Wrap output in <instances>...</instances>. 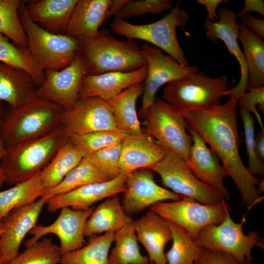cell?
Masks as SVG:
<instances>
[{
	"label": "cell",
	"instance_id": "cell-34",
	"mask_svg": "<svg viewBox=\"0 0 264 264\" xmlns=\"http://www.w3.org/2000/svg\"><path fill=\"white\" fill-rule=\"evenodd\" d=\"M165 220L171 230L173 241L171 248L165 253L167 264H196L204 248L198 245L183 228Z\"/></svg>",
	"mask_w": 264,
	"mask_h": 264
},
{
	"label": "cell",
	"instance_id": "cell-18",
	"mask_svg": "<svg viewBox=\"0 0 264 264\" xmlns=\"http://www.w3.org/2000/svg\"><path fill=\"white\" fill-rule=\"evenodd\" d=\"M130 174L122 173L112 179L85 185L53 196L46 201L47 210L55 213L65 207L74 210H87L103 199L122 194L125 190V180Z\"/></svg>",
	"mask_w": 264,
	"mask_h": 264
},
{
	"label": "cell",
	"instance_id": "cell-1",
	"mask_svg": "<svg viewBox=\"0 0 264 264\" xmlns=\"http://www.w3.org/2000/svg\"><path fill=\"white\" fill-rule=\"evenodd\" d=\"M229 96L223 104L182 114L187 129L196 131L220 160L237 187L243 203L250 210L263 199L259 188L264 187V180L252 175L242 160L237 114L239 97L234 94Z\"/></svg>",
	"mask_w": 264,
	"mask_h": 264
},
{
	"label": "cell",
	"instance_id": "cell-51",
	"mask_svg": "<svg viewBox=\"0 0 264 264\" xmlns=\"http://www.w3.org/2000/svg\"><path fill=\"white\" fill-rule=\"evenodd\" d=\"M4 113V109L0 104V125L2 122V118Z\"/></svg>",
	"mask_w": 264,
	"mask_h": 264
},
{
	"label": "cell",
	"instance_id": "cell-49",
	"mask_svg": "<svg viewBox=\"0 0 264 264\" xmlns=\"http://www.w3.org/2000/svg\"><path fill=\"white\" fill-rule=\"evenodd\" d=\"M128 0H111L110 4L106 13V19L117 14Z\"/></svg>",
	"mask_w": 264,
	"mask_h": 264
},
{
	"label": "cell",
	"instance_id": "cell-16",
	"mask_svg": "<svg viewBox=\"0 0 264 264\" xmlns=\"http://www.w3.org/2000/svg\"><path fill=\"white\" fill-rule=\"evenodd\" d=\"M47 199L35 202L12 211L0 220V252L1 264H8L19 253L23 240L37 224Z\"/></svg>",
	"mask_w": 264,
	"mask_h": 264
},
{
	"label": "cell",
	"instance_id": "cell-13",
	"mask_svg": "<svg viewBox=\"0 0 264 264\" xmlns=\"http://www.w3.org/2000/svg\"><path fill=\"white\" fill-rule=\"evenodd\" d=\"M141 48L147 66L139 110L140 117L143 118L159 88L187 74L198 72V67L196 66L182 65L160 49L146 43L143 44Z\"/></svg>",
	"mask_w": 264,
	"mask_h": 264
},
{
	"label": "cell",
	"instance_id": "cell-23",
	"mask_svg": "<svg viewBox=\"0 0 264 264\" xmlns=\"http://www.w3.org/2000/svg\"><path fill=\"white\" fill-rule=\"evenodd\" d=\"M133 227L138 241L145 248L152 264H167L164 253L172 234L166 221L149 210L136 220Z\"/></svg>",
	"mask_w": 264,
	"mask_h": 264
},
{
	"label": "cell",
	"instance_id": "cell-36",
	"mask_svg": "<svg viewBox=\"0 0 264 264\" xmlns=\"http://www.w3.org/2000/svg\"><path fill=\"white\" fill-rule=\"evenodd\" d=\"M0 33V62L23 69L33 79L36 86L44 80V72L35 63L27 47L17 46Z\"/></svg>",
	"mask_w": 264,
	"mask_h": 264
},
{
	"label": "cell",
	"instance_id": "cell-22",
	"mask_svg": "<svg viewBox=\"0 0 264 264\" xmlns=\"http://www.w3.org/2000/svg\"><path fill=\"white\" fill-rule=\"evenodd\" d=\"M165 150L144 131L136 134H127L121 142L119 167L121 173L130 174L149 168L164 155Z\"/></svg>",
	"mask_w": 264,
	"mask_h": 264
},
{
	"label": "cell",
	"instance_id": "cell-40",
	"mask_svg": "<svg viewBox=\"0 0 264 264\" xmlns=\"http://www.w3.org/2000/svg\"><path fill=\"white\" fill-rule=\"evenodd\" d=\"M121 143L112 145L85 157L97 167L110 179L122 173L119 167Z\"/></svg>",
	"mask_w": 264,
	"mask_h": 264
},
{
	"label": "cell",
	"instance_id": "cell-43",
	"mask_svg": "<svg viewBox=\"0 0 264 264\" xmlns=\"http://www.w3.org/2000/svg\"><path fill=\"white\" fill-rule=\"evenodd\" d=\"M246 89H247L248 91L247 92L245 91L241 95L238 100L237 106L240 109H243L250 113H253L262 131H264L261 115L256 109L257 105L259 110L264 113V86L256 88L247 86Z\"/></svg>",
	"mask_w": 264,
	"mask_h": 264
},
{
	"label": "cell",
	"instance_id": "cell-48",
	"mask_svg": "<svg viewBox=\"0 0 264 264\" xmlns=\"http://www.w3.org/2000/svg\"><path fill=\"white\" fill-rule=\"evenodd\" d=\"M255 150L256 155L261 161H264V131H261L255 138Z\"/></svg>",
	"mask_w": 264,
	"mask_h": 264
},
{
	"label": "cell",
	"instance_id": "cell-15",
	"mask_svg": "<svg viewBox=\"0 0 264 264\" xmlns=\"http://www.w3.org/2000/svg\"><path fill=\"white\" fill-rule=\"evenodd\" d=\"M61 126L67 133L79 135L119 129L107 102L97 97L78 99L72 108L64 109Z\"/></svg>",
	"mask_w": 264,
	"mask_h": 264
},
{
	"label": "cell",
	"instance_id": "cell-29",
	"mask_svg": "<svg viewBox=\"0 0 264 264\" xmlns=\"http://www.w3.org/2000/svg\"><path fill=\"white\" fill-rule=\"evenodd\" d=\"M239 40L243 48L247 69V86H264V42L262 38L239 23Z\"/></svg>",
	"mask_w": 264,
	"mask_h": 264
},
{
	"label": "cell",
	"instance_id": "cell-30",
	"mask_svg": "<svg viewBox=\"0 0 264 264\" xmlns=\"http://www.w3.org/2000/svg\"><path fill=\"white\" fill-rule=\"evenodd\" d=\"M83 158V155L68 139L47 165L40 172L45 192L57 185Z\"/></svg>",
	"mask_w": 264,
	"mask_h": 264
},
{
	"label": "cell",
	"instance_id": "cell-41",
	"mask_svg": "<svg viewBox=\"0 0 264 264\" xmlns=\"http://www.w3.org/2000/svg\"><path fill=\"white\" fill-rule=\"evenodd\" d=\"M173 8L170 0H128L114 19L124 20L146 14H160Z\"/></svg>",
	"mask_w": 264,
	"mask_h": 264
},
{
	"label": "cell",
	"instance_id": "cell-47",
	"mask_svg": "<svg viewBox=\"0 0 264 264\" xmlns=\"http://www.w3.org/2000/svg\"><path fill=\"white\" fill-rule=\"evenodd\" d=\"M223 2L222 0H198L197 1L198 3L205 6L207 12L206 19L211 22H215L216 20H218L216 10L219 5Z\"/></svg>",
	"mask_w": 264,
	"mask_h": 264
},
{
	"label": "cell",
	"instance_id": "cell-26",
	"mask_svg": "<svg viewBox=\"0 0 264 264\" xmlns=\"http://www.w3.org/2000/svg\"><path fill=\"white\" fill-rule=\"evenodd\" d=\"M78 0H41L25 5L30 19L51 33L66 35L72 10Z\"/></svg>",
	"mask_w": 264,
	"mask_h": 264
},
{
	"label": "cell",
	"instance_id": "cell-2",
	"mask_svg": "<svg viewBox=\"0 0 264 264\" xmlns=\"http://www.w3.org/2000/svg\"><path fill=\"white\" fill-rule=\"evenodd\" d=\"M77 40L80 52L87 62L88 75L130 72L146 64L143 51L135 40H119L107 29H100L93 38Z\"/></svg>",
	"mask_w": 264,
	"mask_h": 264
},
{
	"label": "cell",
	"instance_id": "cell-21",
	"mask_svg": "<svg viewBox=\"0 0 264 264\" xmlns=\"http://www.w3.org/2000/svg\"><path fill=\"white\" fill-rule=\"evenodd\" d=\"M147 66L130 72L112 71L87 75L83 79L78 99L97 97L107 101L132 86L143 83Z\"/></svg>",
	"mask_w": 264,
	"mask_h": 264
},
{
	"label": "cell",
	"instance_id": "cell-5",
	"mask_svg": "<svg viewBox=\"0 0 264 264\" xmlns=\"http://www.w3.org/2000/svg\"><path fill=\"white\" fill-rule=\"evenodd\" d=\"M180 4L179 1L164 17L150 23L134 24L124 20L114 19L110 26L116 34L128 39L150 43L180 64L188 66L189 63L177 38L176 30L188 24L190 16Z\"/></svg>",
	"mask_w": 264,
	"mask_h": 264
},
{
	"label": "cell",
	"instance_id": "cell-35",
	"mask_svg": "<svg viewBox=\"0 0 264 264\" xmlns=\"http://www.w3.org/2000/svg\"><path fill=\"white\" fill-rule=\"evenodd\" d=\"M114 233L110 232L96 237L87 245L62 255L60 264H108L109 252Z\"/></svg>",
	"mask_w": 264,
	"mask_h": 264
},
{
	"label": "cell",
	"instance_id": "cell-28",
	"mask_svg": "<svg viewBox=\"0 0 264 264\" xmlns=\"http://www.w3.org/2000/svg\"><path fill=\"white\" fill-rule=\"evenodd\" d=\"M143 83L131 86L107 101L117 128L127 134H136L143 130L136 110L137 99L143 93Z\"/></svg>",
	"mask_w": 264,
	"mask_h": 264
},
{
	"label": "cell",
	"instance_id": "cell-12",
	"mask_svg": "<svg viewBox=\"0 0 264 264\" xmlns=\"http://www.w3.org/2000/svg\"><path fill=\"white\" fill-rule=\"evenodd\" d=\"M43 83L36 89V96L54 102L64 109L72 108L78 99L85 77L88 75L87 62L79 52L67 66L44 71Z\"/></svg>",
	"mask_w": 264,
	"mask_h": 264
},
{
	"label": "cell",
	"instance_id": "cell-52",
	"mask_svg": "<svg viewBox=\"0 0 264 264\" xmlns=\"http://www.w3.org/2000/svg\"><path fill=\"white\" fill-rule=\"evenodd\" d=\"M0 264H1L0 252Z\"/></svg>",
	"mask_w": 264,
	"mask_h": 264
},
{
	"label": "cell",
	"instance_id": "cell-39",
	"mask_svg": "<svg viewBox=\"0 0 264 264\" xmlns=\"http://www.w3.org/2000/svg\"><path fill=\"white\" fill-rule=\"evenodd\" d=\"M59 246L50 238L43 237L19 254L8 264H60Z\"/></svg>",
	"mask_w": 264,
	"mask_h": 264
},
{
	"label": "cell",
	"instance_id": "cell-42",
	"mask_svg": "<svg viewBox=\"0 0 264 264\" xmlns=\"http://www.w3.org/2000/svg\"><path fill=\"white\" fill-rule=\"evenodd\" d=\"M240 114L243 122L245 142L248 155V168L250 174L255 176H264V164L257 157L255 150L254 119L250 112L240 109Z\"/></svg>",
	"mask_w": 264,
	"mask_h": 264
},
{
	"label": "cell",
	"instance_id": "cell-14",
	"mask_svg": "<svg viewBox=\"0 0 264 264\" xmlns=\"http://www.w3.org/2000/svg\"><path fill=\"white\" fill-rule=\"evenodd\" d=\"M94 207L85 210L65 207L60 209L59 216L47 225L36 224L29 232L32 237L25 241V247L33 244L48 234L56 236L62 255L75 251L84 246L85 229L87 221Z\"/></svg>",
	"mask_w": 264,
	"mask_h": 264
},
{
	"label": "cell",
	"instance_id": "cell-20",
	"mask_svg": "<svg viewBox=\"0 0 264 264\" xmlns=\"http://www.w3.org/2000/svg\"><path fill=\"white\" fill-rule=\"evenodd\" d=\"M187 130L193 138L187 166L197 178L218 190L228 199L229 193L223 182L228 176L226 170L201 136L194 130Z\"/></svg>",
	"mask_w": 264,
	"mask_h": 264
},
{
	"label": "cell",
	"instance_id": "cell-32",
	"mask_svg": "<svg viewBox=\"0 0 264 264\" xmlns=\"http://www.w3.org/2000/svg\"><path fill=\"white\" fill-rule=\"evenodd\" d=\"M114 246L108 257V264H150L140 251L132 219L114 233Z\"/></svg>",
	"mask_w": 264,
	"mask_h": 264
},
{
	"label": "cell",
	"instance_id": "cell-17",
	"mask_svg": "<svg viewBox=\"0 0 264 264\" xmlns=\"http://www.w3.org/2000/svg\"><path fill=\"white\" fill-rule=\"evenodd\" d=\"M125 190L121 201L126 213H139L154 204L164 200L177 201L183 197L157 185L154 172L142 168L131 173L125 182Z\"/></svg>",
	"mask_w": 264,
	"mask_h": 264
},
{
	"label": "cell",
	"instance_id": "cell-45",
	"mask_svg": "<svg viewBox=\"0 0 264 264\" xmlns=\"http://www.w3.org/2000/svg\"><path fill=\"white\" fill-rule=\"evenodd\" d=\"M240 17L242 24L261 38L264 37V19L254 18L249 13L243 14Z\"/></svg>",
	"mask_w": 264,
	"mask_h": 264
},
{
	"label": "cell",
	"instance_id": "cell-10",
	"mask_svg": "<svg viewBox=\"0 0 264 264\" xmlns=\"http://www.w3.org/2000/svg\"><path fill=\"white\" fill-rule=\"evenodd\" d=\"M149 169L160 176L164 186L182 197L204 204H217L224 200L218 190L197 178L186 162L174 152L166 151L164 156Z\"/></svg>",
	"mask_w": 264,
	"mask_h": 264
},
{
	"label": "cell",
	"instance_id": "cell-24",
	"mask_svg": "<svg viewBox=\"0 0 264 264\" xmlns=\"http://www.w3.org/2000/svg\"><path fill=\"white\" fill-rule=\"evenodd\" d=\"M111 0H78L69 20L66 35L91 39L98 34L106 19Z\"/></svg>",
	"mask_w": 264,
	"mask_h": 264
},
{
	"label": "cell",
	"instance_id": "cell-19",
	"mask_svg": "<svg viewBox=\"0 0 264 264\" xmlns=\"http://www.w3.org/2000/svg\"><path fill=\"white\" fill-rule=\"evenodd\" d=\"M218 21L211 22L206 19L204 22L205 34L210 42L222 40L229 53L234 56L240 67L241 76L238 84L231 89L230 94L239 97L245 91L247 86V69L243 52L239 45V23L236 14L231 9L220 8L217 13Z\"/></svg>",
	"mask_w": 264,
	"mask_h": 264
},
{
	"label": "cell",
	"instance_id": "cell-31",
	"mask_svg": "<svg viewBox=\"0 0 264 264\" xmlns=\"http://www.w3.org/2000/svg\"><path fill=\"white\" fill-rule=\"evenodd\" d=\"M44 192L40 172L26 181L0 191V220L13 210L35 202Z\"/></svg>",
	"mask_w": 264,
	"mask_h": 264
},
{
	"label": "cell",
	"instance_id": "cell-25",
	"mask_svg": "<svg viewBox=\"0 0 264 264\" xmlns=\"http://www.w3.org/2000/svg\"><path fill=\"white\" fill-rule=\"evenodd\" d=\"M36 85L26 71L0 62V101L18 109L37 97Z\"/></svg>",
	"mask_w": 264,
	"mask_h": 264
},
{
	"label": "cell",
	"instance_id": "cell-50",
	"mask_svg": "<svg viewBox=\"0 0 264 264\" xmlns=\"http://www.w3.org/2000/svg\"><path fill=\"white\" fill-rule=\"evenodd\" d=\"M5 148V146L4 143L0 135V188L3 183H5L4 176L1 167V161L4 152Z\"/></svg>",
	"mask_w": 264,
	"mask_h": 264
},
{
	"label": "cell",
	"instance_id": "cell-38",
	"mask_svg": "<svg viewBox=\"0 0 264 264\" xmlns=\"http://www.w3.org/2000/svg\"><path fill=\"white\" fill-rule=\"evenodd\" d=\"M19 0H0V33L17 46L27 47V37L21 23Z\"/></svg>",
	"mask_w": 264,
	"mask_h": 264
},
{
	"label": "cell",
	"instance_id": "cell-7",
	"mask_svg": "<svg viewBox=\"0 0 264 264\" xmlns=\"http://www.w3.org/2000/svg\"><path fill=\"white\" fill-rule=\"evenodd\" d=\"M19 15L27 37L28 48L35 63L43 71L60 70L71 64L80 52L77 39L54 34L41 27L30 19L22 1Z\"/></svg>",
	"mask_w": 264,
	"mask_h": 264
},
{
	"label": "cell",
	"instance_id": "cell-6",
	"mask_svg": "<svg viewBox=\"0 0 264 264\" xmlns=\"http://www.w3.org/2000/svg\"><path fill=\"white\" fill-rule=\"evenodd\" d=\"M230 91L226 76L212 78L198 71L168 83L162 99L183 113L219 105Z\"/></svg>",
	"mask_w": 264,
	"mask_h": 264
},
{
	"label": "cell",
	"instance_id": "cell-11",
	"mask_svg": "<svg viewBox=\"0 0 264 264\" xmlns=\"http://www.w3.org/2000/svg\"><path fill=\"white\" fill-rule=\"evenodd\" d=\"M150 209L183 228L195 241L204 227L220 223L230 207L225 200L217 204H204L183 197L177 201L157 202Z\"/></svg>",
	"mask_w": 264,
	"mask_h": 264
},
{
	"label": "cell",
	"instance_id": "cell-9",
	"mask_svg": "<svg viewBox=\"0 0 264 264\" xmlns=\"http://www.w3.org/2000/svg\"><path fill=\"white\" fill-rule=\"evenodd\" d=\"M229 211H226L224 220L219 224H211L202 229L195 242L203 248L229 254L241 263L251 261L252 248L257 246L264 249V240L255 231L245 235L243 231L245 217L240 222H236Z\"/></svg>",
	"mask_w": 264,
	"mask_h": 264
},
{
	"label": "cell",
	"instance_id": "cell-27",
	"mask_svg": "<svg viewBox=\"0 0 264 264\" xmlns=\"http://www.w3.org/2000/svg\"><path fill=\"white\" fill-rule=\"evenodd\" d=\"M132 219L125 212L119 195L110 197L94 207L87 221L85 236L115 232Z\"/></svg>",
	"mask_w": 264,
	"mask_h": 264
},
{
	"label": "cell",
	"instance_id": "cell-37",
	"mask_svg": "<svg viewBox=\"0 0 264 264\" xmlns=\"http://www.w3.org/2000/svg\"><path fill=\"white\" fill-rule=\"evenodd\" d=\"M67 134L68 140L78 149L84 158L106 147L121 143L127 135L120 129L98 131L81 135L67 132Z\"/></svg>",
	"mask_w": 264,
	"mask_h": 264
},
{
	"label": "cell",
	"instance_id": "cell-46",
	"mask_svg": "<svg viewBox=\"0 0 264 264\" xmlns=\"http://www.w3.org/2000/svg\"><path fill=\"white\" fill-rule=\"evenodd\" d=\"M256 12L264 16V1L263 0H245L242 9L237 14V17L249 12Z\"/></svg>",
	"mask_w": 264,
	"mask_h": 264
},
{
	"label": "cell",
	"instance_id": "cell-54",
	"mask_svg": "<svg viewBox=\"0 0 264 264\" xmlns=\"http://www.w3.org/2000/svg\"><path fill=\"white\" fill-rule=\"evenodd\" d=\"M150 264H152L150 263Z\"/></svg>",
	"mask_w": 264,
	"mask_h": 264
},
{
	"label": "cell",
	"instance_id": "cell-4",
	"mask_svg": "<svg viewBox=\"0 0 264 264\" xmlns=\"http://www.w3.org/2000/svg\"><path fill=\"white\" fill-rule=\"evenodd\" d=\"M67 140V132L61 126L41 137L5 147L1 161L5 183L14 185L32 177Z\"/></svg>",
	"mask_w": 264,
	"mask_h": 264
},
{
	"label": "cell",
	"instance_id": "cell-53",
	"mask_svg": "<svg viewBox=\"0 0 264 264\" xmlns=\"http://www.w3.org/2000/svg\"><path fill=\"white\" fill-rule=\"evenodd\" d=\"M2 233V231L1 230H0V236L1 235Z\"/></svg>",
	"mask_w": 264,
	"mask_h": 264
},
{
	"label": "cell",
	"instance_id": "cell-3",
	"mask_svg": "<svg viewBox=\"0 0 264 264\" xmlns=\"http://www.w3.org/2000/svg\"><path fill=\"white\" fill-rule=\"evenodd\" d=\"M64 110L37 97L18 109L4 110L0 135L5 147L41 137L59 128Z\"/></svg>",
	"mask_w": 264,
	"mask_h": 264
},
{
	"label": "cell",
	"instance_id": "cell-44",
	"mask_svg": "<svg viewBox=\"0 0 264 264\" xmlns=\"http://www.w3.org/2000/svg\"><path fill=\"white\" fill-rule=\"evenodd\" d=\"M196 264H255L252 261L239 262L234 257L227 253L205 249Z\"/></svg>",
	"mask_w": 264,
	"mask_h": 264
},
{
	"label": "cell",
	"instance_id": "cell-8",
	"mask_svg": "<svg viewBox=\"0 0 264 264\" xmlns=\"http://www.w3.org/2000/svg\"><path fill=\"white\" fill-rule=\"evenodd\" d=\"M143 118L145 132L165 151L174 152L188 161L193 138L187 132L185 119L179 110L162 99L155 97Z\"/></svg>",
	"mask_w": 264,
	"mask_h": 264
},
{
	"label": "cell",
	"instance_id": "cell-33",
	"mask_svg": "<svg viewBox=\"0 0 264 264\" xmlns=\"http://www.w3.org/2000/svg\"><path fill=\"white\" fill-rule=\"evenodd\" d=\"M110 179L86 158L72 170L56 186L44 192L42 197L47 199L85 185L105 182Z\"/></svg>",
	"mask_w": 264,
	"mask_h": 264
}]
</instances>
